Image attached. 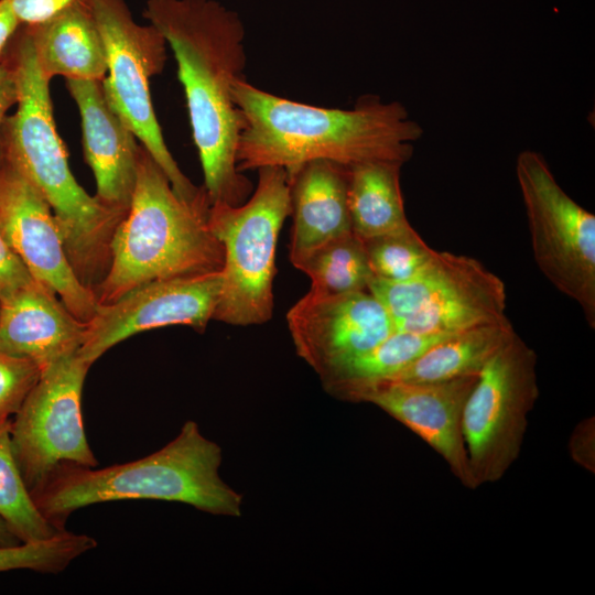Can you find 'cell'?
I'll return each instance as SVG.
<instances>
[{
    "instance_id": "1",
    "label": "cell",
    "mask_w": 595,
    "mask_h": 595,
    "mask_svg": "<svg viewBox=\"0 0 595 595\" xmlns=\"http://www.w3.org/2000/svg\"><path fill=\"white\" fill-rule=\"evenodd\" d=\"M143 17L174 54L209 203L241 205L252 185L236 165L244 118L232 86L247 62L240 17L216 0H148Z\"/></svg>"
},
{
    "instance_id": "2",
    "label": "cell",
    "mask_w": 595,
    "mask_h": 595,
    "mask_svg": "<svg viewBox=\"0 0 595 595\" xmlns=\"http://www.w3.org/2000/svg\"><path fill=\"white\" fill-rule=\"evenodd\" d=\"M232 98L244 118L239 172L281 166L290 176L314 160L348 167L374 161L403 165L423 134L401 102L377 97L367 96L353 109L324 108L272 95L244 77L234 83Z\"/></svg>"
},
{
    "instance_id": "3",
    "label": "cell",
    "mask_w": 595,
    "mask_h": 595,
    "mask_svg": "<svg viewBox=\"0 0 595 595\" xmlns=\"http://www.w3.org/2000/svg\"><path fill=\"white\" fill-rule=\"evenodd\" d=\"M19 99L1 128V156L37 188L50 205L67 258L79 281L94 291L110 263L113 232L126 216L89 195L74 177L56 131L50 80L42 74L23 26L12 45Z\"/></svg>"
},
{
    "instance_id": "4",
    "label": "cell",
    "mask_w": 595,
    "mask_h": 595,
    "mask_svg": "<svg viewBox=\"0 0 595 595\" xmlns=\"http://www.w3.org/2000/svg\"><path fill=\"white\" fill-rule=\"evenodd\" d=\"M221 450L186 421L175 439L142 458L104 468H71L31 495L43 517L66 530L69 516L100 502L154 499L219 516H240L242 497L219 476Z\"/></svg>"
},
{
    "instance_id": "5",
    "label": "cell",
    "mask_w": 595,
    "mask_h": 595,
    "mask_svg": "<svg viewBox=\"0 0 595 595\" xmlns=\"http://www.w3.org/2000/svg\"><path fill=\"white\" fill-rule=\"evenodd\" d=\"M208 210L183 201L140 144L131 203L113 232L108 271L94 291L98 304L151 281L221 270L224 248L208 227Z\"/></svg>"
},
{
    "instance_id": "6",
    "label": "cell",
    "mask_w": 595,
    "mask_h": 595,
    "mask_svg": "<svg viewBox=\"0 0 595 595\" xmlns=\"http://www.w3.org/2000/svg\"><path fill=\"white\" fill-rule=\"evenodd\" d=\"M251 197L238 206L210 204L207 223L224 248L223 282L213 320L247 326L273 313L278 236L291 213L290 186L281 166H263Z\"/></svg>"
},
{
    "instance_id": "7",
    "label": "cell",
    "mask_w": 595,
    "mask_h": 595,
    "mask_svg": "<svg viewBox=\"0 0 595 595\" xmlns=\"http://www.w3.org/2000/svg\"><path fill=\"white\" fill-rule=\"evenodd\" d=\"M101 33L107 74L101 80L107 102L133 132L186 203L209 208L206 191L195 186L169 151L150 95V78L167 60V43L152 24H139L125 0H88Z\"/></svg>"
},
{
    "instance_id": "8",
    "label": "cell",
    "mask_w": 595,
    "mask_h": 595,
    "mask_svg": "<svg viewBox=\"0 0 595 595\" xmlns=\"http://www.w3.org/2000/svg\"><path fill=\"white\" fill-rule=\"evenodd\" d=\"M368 291L389 313L396 331L447 335L508 320L504 281L464 255L436 251L412 278L390 282L374 277Z\"/></svg>"
},
{
    "instance_id": "9",
    "label": "cell",
    "mask_w": 595,
    "mask_h": 595,
    "mask_svg": "<svg viewBox=\"0 0 595 595\" xmlns=\"http://www.w3.org/2000/svg\"><path fill=\"white\" fill-rule=\"evenodd\" d=\"M537 363L536 351L515 333L477 377L462 414L476 487L500 480L520 455L540 393Z\"/></svg>"
},
{
    "instance_id": "10",
    "label": "cell",
    "mask_w": 595,
    "mask_h": 595,
    "mask_svg": "<svg viewBox=\"0 0 595 595\" xmlns=\"http://www.w3.org/2000/svg\"><path fill=\"white\" fill-rule=\"evenodd\" d=\"M516 175L537 266L560 292L578 303L594 328L595 216L560 186L540 153L520 152Z\"/></svg>"
},
{
    "instance_id": "11",
    "label": "cell",
    "mask_w": 595,
    "mask_h": 595,
    "mask_svg": "<svg viewBox=\"0 0 595 595\" xmlns=\"http://www.w3.org/2000/svg\"><path fill=\"white\" fill-rule=\"evenodd\" d=\"M89 368L77 353L53 363L11 420L12 453L30 495L63 470L98 465L82 415Z\"/></svg>"
},
{
    "instance_id": "12",
    "label": "cell",
    "mask_w": 595,
    "mask_h": 595,
    "mask_svg": "<svg viewBox=\"0 0 595 595\" xmlns=\"http://www.w3.org/2000/svg\"><path fill=\"white\" fill-rule=\"evenodd\" d=\"M0 231L32 278L52 290L84 323L98 306L95 293L77 278L53 212L31 181L0 160Z\"/></svg>"
},
{
    "instance_id": "13",
    "label": "cell",
    "mask_w": 595,
    "mask_h": 595,
    "mask_svg": "<svg viewBox=\"0 0 595 595\" xmlns=\"http://www.w3.org/2000/svg\"><path fill=\"white\" fill-rule=\"evenodd\" d=\"M221 282L220 270L155 280L98 304L78 356L91 366L120 342L158 327L186 325L203 332L213 320Z\"/></svg>"
},
{
    "instance_id": "14",
    "label": "cell",
    "mask_w": 595,
    "mask_h": 595,
    "mask_svg": "<svg viewBox=\"0 0 595 595\" xmlns=\"http://www.w3.org/2000/svg\"><path fill=\"white\" fill-rule=\"evenodd\" d=\"M478 375L441 382L385 379L326 389L342 399L371 403L387 412L434 450L463 486L476 489L462 433V414Z\"/></svg>"
},
{
    "instance_id": "15",
    "label": "cell",
    "mask_w": 595,
    "mask_h": 595,
    "mask_svg": "<svg viewBox=\"0 0 595 595\" xmlns=\"http://www.w3.org/2000/svg\"><path fill=\"white\" fill-rule=\"evenodd\" d=\"M296 353L322 377L374 348L396 331L383 305L368 291H309L286 314Z\"/></svg>"
},
{
    "instance_id": "16",
    "label": "cell",
    "mask_w": 595,
    "mask_h": 595,
    "mask_svg": "<svg viewBox=\"0 0 595 595\" xmlns=\"http://www.w3.org/2000/svg\"><path fill=\"white\" fill-rule=\"evenodd\" d=\"M77 105L86 163L96 180V197L106 206L127 214L137 181L140 143L112 110L101 82L65 79Z\"/></svg>"
},
{
    "instance_id": "17",
    "label": "cell",
    "mask_w": 595,
    "mask_h": 595,
    "mask_svg": "<svg viewBox=\"0 0 595 595\" xmlns=\"http://www.w3.org/2000/svg\"><path fill=\"white\" fill-rule=\"evenodd\" d=\"M85 331L86 323L35 280L0 302V349L33 361L41 371L77 353Z\"/></svg>"
},
{
    "instance_id": "18",
    "label": "cell",
    "mask_w": 595,
    "mask_h": 595,
    "mask_svg": "<svg viewBox=\"0 0 595 595\" xmlns=\"http://www.w3.org/2000/svg\"><path fill=\"white\" fill-rule=\"evenodd\" d=\"M288 178L293 217L290 260L294 266L323 244L353 232L348 209L349 167L314 160Z\"/></svg>"
},
{
    "instance_id": "19",
    "label": "cell",
    "mask_w": 595,
    "mask_h": 595,
    "mask_svg": "<svg viewBox=\"0 0 595 595\" xmlns=\"http://www.w3.org/2000/svg\"><path fill=\"white\" fill-rule=\"evenodd\" d=\"M45 78L91 79L107 74V55L101 33L88 0L80 1L55 17L23 25Z\"/></svg>"
},
{
    "instance_id": "20",
    "label": "cell",
    "mask_w": 595,
    "mask_h": 595,
    "mask_svg": "<svg viewBox=\"0 0 595 595\" xmlns=\"http://www.w3.org/2000/svg\"><path fill=\"white\" fill-rule=\"evenodd\" d=\"M515 333L511 323L507 320L450 334L430 346L409 366L389 379L407 382H441L478 375Z\"/></svg>"
},
{
    "instance_id": "21",
    "label": "cell",
    "mask_w": 595,
    "mask_h": 595,
    "mask_svg": "<svg viewBox=\"0 0 595 595\" xmlns=\"http://www.w3.org/2000/svg\"><path fill=\"white\" fill-rule=\"evenodd\" d=\"M401 166L374 161L349 167L348 209L353 232L360 239L410 226L400 187Z\"/></svg>"
},
{
    "instance_id": "22",
    "label": "cell",
    "mask_w": 595,
    "mask_h": 595,
    "mask_svg": "<svg viewBox=\"0 0 595 595\" xmlns=\"http://www.w3.org/2000/svg\"><path fill=\"white\" fill-rule=\"evenodd\" d=\"M294 267L310 277V291L326 295L368 290L375 277L364 242L354 232L323 244Z\"/></svg>"
},
{
    "instance_id": "23",
    "label": "cell",
    "mask_w": 595,
    "mask_h": 595,
    "mask_svg": "<svg viewBox=\"0 0 595 595\" xmlns=\"http://www.w3.org/2000/svg\"><path fill=\"white\" fill-rule=\"evenodd\" d=\"M447 335L394 331L374 348L328 370L322 377L325 387L389 379Z\"/></svg>"
},
{
    "instance_id": "24",
    "label": "cell",
    "mask_w": 595,
    "mask_h": 595,
    "mask_svg": "<svg viewBox=\"0 0 595 595\" xmlns=\"http://www.w3.org/2000/svg\"><path fill=\"white\" fill-rule=\"evenodd\" d=\"M11 420L0 422V516L21 542L50 539L60 530L36 508L26 488L11 447Z\"/></svg>"
},
{
    "instance_id": "25",
    "label": "cell",
    "mask_w": 595,
    "mask_h": 595,
    "mask_svg": "<svg viewBox=\"0 0 595 595\" xmlns=\"http://www.w3.org/2000/svg\"><path fill=\"white\" fill-rule=\"evenodd\" d=\"M363 242L374 275L390 282H402L412 278L436 253L411 225L364 239Z\"/></svg>"
},
{
    "instance_id": "26",
    "label": "cell",
    "mask_w": 595,
    "mask_h": 595,
    "mask_svg": "<svg viewBox=\"0 0 595 595\" xmlns=\"http://www.w3.org/2000/svg\"><path fill=\"white\" fill-rule=\"evenodd\" d=\"M96 547L97 541L93 537L67 530L45 540L0 545V573L31 570L42 574H58L75 559Z\"/></svg>"
},
{
    "instance_id": "27",
    "label": "cell",
    "mask_w": 595,
    "mask_h": 595,
    "mask_svg": "<svg viewBox=\"0 0 595 595\" xmlns=\"http://www.w3.org/2000/svg\"><path fill=\"white\" fill-rule=\"evenodd\" d=\"M40 376L33 361L0 349V422L19 411Z\"/></svg>"
},
{
    "instance_id": "28",
    "label": "cell",
    "mask_w": 595,
    "mask_h": 595,
    "mask_svg": "<svg viewBox=\"0 0 595 595\" xmlns=\"http://www.w3.org/2000/svg\"><path fill=\"white\" fill-rule=\"evenodd\" d=\"M34 279L0 231V302L7 300Z\"/></svg>"
},
{
    "instance_id": "29",
    "label": "cell",
    "mask_w": 595,
    "mask_h": 595,
    "mask_svg": "<svg viewBox=\"0 0 595 595\" xmlns=\"http://www.w3.org/2000/svg\"><path fill=\"white\" fill-rule=\"evenodd\" d=\"M22 25L42 23L84 0H6Z\"/></svg>"
},
{
    "instance_id": "30",
    "label": "cell",
    "mask_w": 595,
    "mask_h": 595,
    "mask_svg": "<svg viewBox=\"0 0 595 595\" xmlns=\"http://www.w3.org/2000/svg\"><path fill=\"white\" fill-rule=\"evenodd\" d=\"M569 453L578 466L595 473V419L587 416L573 429L569 439Z\"/></svg>"
},
{
    "instance_id": "31",
    "label": "cell",
    "mask_w": 595,
    "mask_h": 595,
    "mask_svg": "<svg viewBox=\"0 0 595 595\" xmlns=\"http://www.w3.org/2000/svg\"><path fill=\"white\" fill-rule=\"evenodd\" d=\"M11 50V48H10ZM19 99V82L11 52L0 62V133L8 111ZM1 160V150H0Z\"/></svg>"
},
{
    "instance_id": "32",
    "label": "cell",
    "mask_w": 595,
    "mask_h": 595,
    "mask_svg": "<svg viewBox=\"0 0 595 595\" xmlns=\"http://www.w3.org/2000/svg\"><path fill=\"white\" fill-rule=\"evenodd\" d=\"M22 24L6 0H0V62L9 54Z\"/></svg>"
},
{
    "instance_id": "33",
    "label": "cell",
    "mask_w": 595,
    "mask_h": 595,
    "mask_svg": "<svg viewBox=\"0 0 595 595\" xmlns=\"http://www.w3.org/2000/svg\"><path fill=\"white\" fill-rule=\"evenodd\" d=\"M22 543L8 522L0 516V545L11 547Z\"/></svg>"
}]
</instances>
